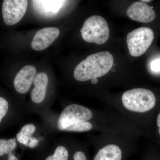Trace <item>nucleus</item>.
I'll use <instances>...</instances> for the list:
<instances>
[{"instance_id": "obj_1", "label": "nucleus", "mask_w": 160, "mask_h": 160, "mask_svg": "<svg viewBox=\"0 0 160 160\" xmlns=\"http://www.w3.org/2000/svg\"><path fill=\"white\" fill-rule=\"evenodd\" d=\"M114 63V58L108 51L101 52L87 57L77 65L74 77L80 82H85L107 74Z\"/></svg>"}, {"instance_id": "obj_2", "label": "nucleus", "mask_w": 160, "mask_h": 160, "mask_svg": "<svg viewBox=\"0 0 160 160\" xmlns=\"http://www.w3.org/2000/svg\"><path fill=\"white\" fill-rule=\"evenodd\" d=\"M122 102L125 108L130 111L144 112L152 109L155 105V96L149 89L136 88L123 93Z\"/></svg>"}, {"instance_id": "obj_3", "label": "nucleus", "mask_w": 160, "mask_h": 160, "mask_svg": "<svg viewBox=\"0 0 160 160\" xmlns=\"http://www.w3.org/2000/svg\"><path fill=\"white\" fill-rule=\"evenodd\" d=\"M83 39L88 43L102 45L109 37L110 31L108 23L100 16H92L87 19L81 30Z\"/></svg>"}, {"instance_id": "obj_4", "label": "nucleus", "mask_w": 160, "mask_h": 160, "mask_svg": "<svg viewBox=\"0 0 160 160\" xmlns=\"http://www.w3.org/2000/svg\"><path fill=\"white\" fill-rule=\"evenodd\" d=\"M154 38V32L148 27H140L130 32L126 38L129 53L135 57L142 55L151 46Z\"/></svg>"}, {"instance_id": "obj_5", "label": "nucleus", "mask_w": 160, "mask_h": 160, "mask_svg": "<svg viewBox=\"0 0 160 160\" xmlns=\"http://www.w3.org/2000/svg\"><path fill=\"white\" fill-rule=\"evenodd\" d=\"M92 112L85 106L72 104L67 106L63 110L59 119L58 128L65 130L69 126L90 120L92 117Z\"/></svg>"}, {"instance_id": "obj_6", "label": "nucleus", "mask_w": 160, "mask_h": 160, "mask_svg": "<svg viewBox=\"0 0 160 160\" xmlns=\"http://www.w3.org/2000/svg\"><path fill=\"white\" fill-rule=\"evenodd\" d=\"M27 0H5L2 12L4 22L11 26L17 24L26 13L28 7Z\"/></svg>"}, {"instance_id": "obj_7", "label": "nucleus", "mask_w": 160, "mask_h": 160, "mask_svg": "<svg viewBox=\"0 0 160 160\" xmlns=\"http://www.w3.org/2000/svg\"><path fill=\"white\" fill-rule=\"evenodd\" d=\"M60 30L56 27H46L40 29L35 34L31 42V47L36 51L48 48L57 39Z\"/></svg>"}, {"instance_id": "obj_8", "label": "nucleus", "mask_w": 160, "mask_h": 160, "mask_svg": "<svg viewBox=\"0 0 160 160\" xmlns=\"http://www.w3.org/2000/svg\"><path fill=\"white\" fill-rule=\"evenodd\" d=\"M126 13L131 20L141 23L150 22L156 17L152 8L148 4L141 2L132 4L127 9Z\"/></svg>"}, {"instance_id": "obj_9", "label": "nucleus", "mask_w": 160, "mask_h": 160, "mask_svg": "<svg viewBox=\"0 0 160 160\" xmlns=\"http://www.w3.org/2000/svg\"><path fill=\"white\" fill-rule=\"evenodd\" d=\"M36 73V69L34 66L27 65L23 67L15 76L13 81V85L17 92L24 94L29 91Z\"/></svg>"}, {"instance_id": "obj_10", "label": "nucleus", "mask_w": 160, "mask_h": 160, "mask_svg": "<svg viewBox=\"0 0 160 160\" xmlns=\"http://www.w3.org/2000/svg\"><path fill=\"white\" fill-rule=\"evenodd\" d=\"M48 81V75L45 72H39L36 75L33 81L34 87L30 93V97L33 102L39 104L45 99Z\"/></svg>"}, {"instance_id": "obj_11", "label": "nucleus", "mask_w": 160, "mask_h": 160, "mask_svg": "<svg viewBox=\"0 0 160 160\" xmlns=\"http://www.w3.org/2000/svg\"><path fill=\"white\" fill-rule=\"evenodd\" d=\"M122 150L118 146L109 145L105 146L96 155L93 160H121Z\"/></svg>"}, {"instance_id": "obj_12", "label": "nucleus", "mask_w": 160, "mask_h": 160, "mask_svg": "<svg viewBox=\"0 0 160 160\" xmlns=\"http://www.w3.org/2000/svg\"><path fill=\"white\" fill-rule=\"evenodd\" d=\"M34 5L39 6L40 11L46 15L57 13L66 3L65 1H32Z\"/></svg>"}, {"instance_id": "obj_13", "label": "nucleus", "mask_w": 160, "mask_h": 160, "mask_svg": "<svg viewBox=\"0 0 160 160\" xmlns=\"http://www.w3.org/2000/svg\"><path fill=\"white\" fill-rule=\"evenodd\" d=\"M17 146L15 139L6 140L0 139V156L7 154L8 156L12 153V151Z\"/></svg>"}, {"instance_id": "obj_14", "label": "nucleus", "mask_w": 160, "mask_h": 160, "mask_svg": "<svg viewBox=\"0 0 160 160\" xmlns=\"http://www.w3.org/2000/svg\"><path fill=\"white\" fill-rule=\"evenodd\" d=\"M92 128V125L89 122H81L73 124L65 129V131L71 132H86L90 130Z\"/></svg>"}, {"instance_id": "obj_15", "label": "nucleus", "mask_w": 160, "mask_h": 160, "mask_svg": "<svg viewBox=\"0 0 160 160\" xmlns=\"http://www.w3.org/2000/svg\"><path fill=\"white\" fill-rule=\"evenodd\" d=\"M53 155L55 160H68L69 153L66 147L59 146L55 150Z\"/></svg>"}, {"instance_id": "obj_16", "label": "nucleus", "mask_w": 160, "mask_h": 160, "mask_svg": "<svg viewBox=\"0 0 160 160\" xmlns=\"http://www.w3.org/2000/svg\"><path fill=\"white\" fill-rule=\"evenodd\" d=\"M9 109V103L4 98L0 97V123L7 114Z\"/></svg>"}, {"instance_id": "obj_17", "label": "nucleus", "mask_w": 160, "mask_h": 160, "mask_svg": "<svg viewBox=\"0 0 160 160\" xmlns=\"http://www.w3.org/2000/svg\"><path fill=\"white\" fill-rule=\"evenodd\" d=\"M36 129L35 126L33 124H26L22 128L20 132L26 136L31 137L32 135L35 131Z\"/></svg>"}, {"instance_id": "obj_18", "label": "nucleus", "mask_w": 160, "mask_h": 160, "mask_svg": "<svg viewBox=\"0 0 160 160\" xmlns=\"http://www.w3.org/2000/svg\"><path fill=\"white\" fill-rule=\"evenodd\" d=\"M31 137H28L26 136L19 132L17 134V139L18 142L27 146L28 143H29V141H30V138Z\"/></svg>"}, {"instance_id": "obj_19", "label": "nucleus", "mask_w": 160, "mask_h": 160, "mask_svg": "<svg viewBox=\"0 0 160 160\" xmlns=\"http://www.w3.org/2000/svg\"><path fill=\"white\" fill-rule=\"evenodd\" d=\"M151 68L152 71L160 72V58L156 59L152 62Z\"/></svg>"}, {"instance_id": "obj_20", "label": "nucleus", "mask_w": 160, "mask_h": 160, "mask_svg": "<svg viewBox=\"0 0 160 160\" xmlns=\"http://www.w3.org/2000/svg\"><path fill=\"white\" fill-rule=\"evenodd\" d=\"M73 160H87L86 155L82 151H78L73 155Z\"/></svg>"}, {"instance_id": "obj_21", "label": "nucleus", "mask_w": 160, "mask_h": 160, "mask_svg": "<svg viewBox=\"0 0 160 160\" xmlns=\"http://www.w3.org/2000/svg\"><path fill=\"white\" fill-rule=\"evenodd\" d=\"M38 140L35 138L31 137L30 138V141L28 143L27 146H29L30 148H34L36 147L38 144Z\"/></svg>"}, {"instance_id": "obj_22", "label": "nucleus", "mask_w": 160, "mask_h": 160, "mask_svg": "<svg viewBox=\"0 0 160 160\" xmlns=\"http://www.w3.org/2000/svg\"><path fill=\"white\" fill-rule=\"evenodd\" d=\"M7 160H18V158L12 153L8 156Z\"/></svg>"}, {"instance_id": "obj_23", "label": "nucleus", "mask_w": 160, "mask_h": 160, "mask_svg": "<svg viewBox=\"0 0 160 160\" xmlns=\"http://www.w3.org/2000/svg\"><path fill=\"white\" fill-rule=\"evenodd\" d=\"M157 126L159 127L158 132L160 135V113L158 115L157 119Z\"/></svg>"}, {"instance_id": "obj_24", "label": "nucleus", "mask_w": 160, "mask_h": 160, "mask_svg": "<svg viewBox=\"0 0 160 160\" xmlns=\"http://www.w3.org/2000/svg\"><path fill=\"white\" fill-rule=\"evenodd\" d=\"M45 160H55L54 157H53V154L49 156L48 157L46 158V159Z\"/></svg>"}, {"instance_id": "obj_25", "label": "nucleus", "mask_w": 160, "mask_h": 160, "mask_svg": "<svg viewBox=\"0 0 160 160\" xmlns=\"http://www.w3.org/2000/svg\"><path fill=\"white\" fill-rule=\"evenodd\" d=\"M91 82L93 84H96L98 82V80L97 78L92 79Z\"/></svg>"}, {"instance_id": "obj_26", "label": "nucleus", "mask_w": 160, "mask_h": 160, "mask_svg": "<svg viewBox=\"0 0 160 160\" xmlns=\"http://www.w3.org/2000/svg\"><path fill=\"white\" fill-rule=\"evenodd\" d=\"M142 2H151V1H150V0H148V1H145V0H143V1H142Z\"/></svg>"}]
</instances>
